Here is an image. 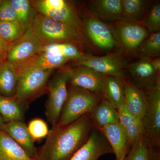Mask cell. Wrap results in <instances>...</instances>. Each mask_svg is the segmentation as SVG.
<instances>
[{"label": "cell", "instance_id": "d6a6232c", "mask_svg": "<svg viewBox=\"0 0 160 160\" xmlns=\"http://www.w3.org/2000/svg\"><path fill=\"white\" fill-rule=\"evenodd\" d=\"M54 44L62 55L69 61L71 60H77L83 55L78 48L75 45V43H64Z\"/></svg>", "mask_w": 160, "mask_h": 160}, {"label": "cell", "instance_id": "30bf717a", "mask_svg": "<svg viewBox=\"0 0 160 160\" xmlns=\"http://www.w3.org/2000/svg\"><path fill=\"white\" fill-rule=\"evenodd\" d=\"M69 61L62 55L53 43L43 45L41 51L35 57L16 68L17 73L32 69L54 70L62 67Z\"/></svg>", "mask_w": 160, "mask_h": 160}, {"label": "cell", "instance_id": "8992f818", "mask_svg": "<svg viewBox=\"0 0 160 160\" xmlns=\"http://www.w3.org/2000/svg\"><path fill=\"white\" fill-rule=\"evenodd\" d=\"M69 69L60 70L49 81L47 89L48 99L45 104L46 119L52 126H56L67 95V84L69 81Z\"/></svg>", "mask_w": 160, "mask_h": 160}, {"label": "cell", "instance_id": "d6986e66", "mask_svg": "<svg viewBox=\"0 0 160 160\" xmlns=\"http://www.w3.org/2000/svg\"><path fill=\"white\" fill-rule=\"evenodd\" d=\"M124 160H160V149L152 145L145 132L135 140Z\"/></svg>", "mask_w": 160, "mask_h": 160}, {"label": "cell", "instance_id": "277c9868", "mask_svg": "<svg viewBox=\"0 0 160 160\" xmlns=\"http://www.w3.org/2000/svg\"><path fill=\"white\" fill-rule=\"evenodd\" d=\"M32 5L38 13L84 32V24L72 2L65 0H35Z\"/></svg>", "mask_w": 160, "mask_h": 160}, {"label": "cell", "instance_id": "ba28073f", "mask_svg": "<svg viewBox=\"0 0 160 160\" xmlns=\"http://www.w3.org/2000/svg\"><path fill=\"white\" fill-rule=\"evenodd\" d=\"M43 45L29 27L19 39L12 43L8 52L7 61L16 67L35 57Z\"/></svg>", "mask_w": 160, "mask_h": 160}, {"label": "cell", "instance_id": "9c48e42d", "mask_svg": "<svg viewBox=\"0 0 160 160\" xmlns=\"http://www.w3.org/2000/svg\"><path fill=\"white\" fill-rule=\"evenodd\" d=\"M148 106L144 121L145 133L152 145L160 146V83L147 92Z\"/></svg>", "mask_w": 160, "mask_h": 160}, {"label": "cell", "instance_id": "5b68a950", "mask_svg": "<svg viewBox=\"0 0 160 160\" xmlns=\"http://www.w3.org/2000/svg\"><path fill=\"white\" fill-rule=\"evenodd\" d=\"M53 69H32L18 72V83L14 98L29 105L44 91Z\"/></svg>", "mask_w": 160, "mask_h": 160}, {"label": "cell", "instance_id": "7402d4cb", "mask_svg": "<svg viewBox=\"0 0 160 160\" xmlns=\"http://www.w3.org/2000/svg\"><path fill=\"white\" fill-rule=\"evenodd\" d=\"M28 105L20 102L14 97H7L0 94V115L5 123L24 121Z\"/></svg>", "mask_w": 160, "mask_h": 160}, {"label": "cell", "instance_id": "4316f807", "mask_svg": "<svg viewBox=\"0 0 160 160\" xmlns=\"http://www.w3.org/2000/svg\"><path fill=\"white\" fill-rule=\"evenodd\" d=\"M124 85L116 78L106 77L102 95L118 111L124 105Z\"/></svg>", "mask_w": 160, "mask_h": 160}, {"label": "cell", "instance_id": "7c38bea8", "mask_svg": "<svg viewBox=\"0 0 160 160\" xmlns=\"http://www.w3.org/2000/svg\"><path fill=\"white\" fill-rule=\"evenodd\" d=\"M68 84L86 89L102 96L106 76L84 66L69 69Z\"/></svg>", "mask_w": 160, "mask_h": 160}, {"label": "cell", "instance_id": "f546056e", "mask_svg": "<svg viewBox=\"0 0 160 160\" xmlns=\"http://www.w3.org/2000/svg\"><path fill=\"white\" fill-rule=\"evenodd\" d=\"M25 32L19 22H0V35L10 44L19 39Z\"/></svg>", "mask_w": 160, "mask_h": 160}, {"label": "cell", "instance_id": "8d00e7d4", "mask_svg": "<svg viewBox=\"0 0 160 160\" xmlns=\"http://www.w3.org/2000/svg\"><path fill=\"white\" fill-rule=\"evenodd\" d=\"M4 120H3L2 118L0 115V130H3V127H4V125H5Z\"/></svg>", "mask_w": 160, "mask_h": 160}, {"label": "cell", "instance_id": "8fae6325", "mask_svg": "<svg viewBox=\"0 0 160 160\" xmlns=\"http://www.w3.org/2000/svg\"><path fill=\"white\" fill-rule=\"evenodd\" d=\"M112 152L113 150L106 137L95 125L86 142L70 160H98L103 155Z\"/></svg>", "mask_w": 160, "mask_h": 160}, {"label": "cell", "instance_id": "ffe728a7", "mask_svg": "<svg viewBox=\"0 0 160 160\" xmlns=\"http://www.w3.org/2000/svg\"><path fill=\"white\" fill-rule=\"evenodd\" d=\"M100 129L111 146L116 160H119L122 155L129 150L128 138L125 129L119 122Z\"/></svg>", "mask_w": 160, "mask_h": 160}, {"label": "cell", "instance_id": "4fadbf2b", "mask_svg": "<svg viewBox=\"0 0 160 160\" xmlns=\"http://www.w3.org/2000/svg\"><path fill=\"white\" fill-rule=\"evenodd\" d=\"M129 71L132 80V85L146 92L160 83V72L156 70L151 60L141 59L129 66Z\"/></svg>", "mask_w": 160, "mask_h": 160}, {"label": "cell", "instance_id": "e575fe53", "mask_svg": "<svg viewBox=\"0 0 160 160\" xmlns=\"http://www.w3.org/2000/svg\"><path fill=\"white\" fill-rule=\"evenodd\" d=\"M11 44L0 35V65L7 61V55Z\"/></svg>", "mask_w": 160, "mask_h": 160}, {"label": "cell", "instance_id": "52a82bcc", "mask_svg": "<svg viewBox=\"0 0 160 160\" xmlns=\"http://www.w3.org/2000/svg\"><path fill=\"white\" fill-rule=\"evenodd\" d=\"M76 60L78 66L91 68L106 76L112 77L126 83L124 69L126 62L119 54L112 53L102 57L83 54Z\"/></svg>", "mask_w": 160, "mask_h": 160}, {"label": "cell", "instance_id": "3957f363", "mask_svg": "<svg viewBox=\"0 0 160 160\" xmlns=\"http://www.w3.org/2000/svg\"><path fill=\"white\" fill-rule=\"evenodd\" d=\"M102 96L86 89L70 86L67 87V95L56 125L65 126L89 113L98 104Z\"/></svg>", "mask_w": 160, "mask_h": 160}, {"label": "cell", "instance_id": "7a4b0ae2", "mask_svg": "<svg viewBox=\"0 0 160 160\" xmlns=\"http://www.w3.org/2000/svg\"><path fill=\"white\" fill-rule=\"evenodd\" d=\"M30 27L33 34L43 45L76 43L83 39V33L77 29L37 12Z\"/></svg>", "mask_w": 160, "mask_h": 160}, {"label": "cell", "instance_id": "603a6c76", "mask_svg": "<svg viewBox=\"0 0 160 160\" xmlns=\"http://www.w3.org/2000/svg\"><path fill=\"white\" fill-rule=\"evenodd\" d=\"M18 75L16 66L6 61L0 65V94L14 97L16 93Z\"/></svg>", "mask_w": 160, "mask_h": 160}, {"label": "cell", "instance_id": "f35d334b", "mask_svg": "<svg viewBox=\"0 0 160 160\" xmlns=\"http://www.w3.org/2000/svg\"><path fill=\"white\" fill-rule=\"evenodd\" d=\"M2 0H0V6H1V4H2Z\"/></svg>", "mask_w": 160, "mask_h": 160}, {"label": "cell", "instance_id": "e0dca14e", "mask_svg": "<svg viewBox=\"0 0 160 160\" xmlns=\"http://www.w3.org/2000/svg\"><path fill=\"white\" fill-rule=\"evenodd\" d=\"M124 104L126 108L143 122L148 106L147 92L126 82L124 84Z\"/></svg>", "mask_w": 160, "mask_h": 160}, {"label": "cell", "instance_id": "44dd1931", "mask_svg": "<svg viewBox=\"0 0 160 160\" xmlns=\"http://www.w3.org/2000/svg\"><path fill=\"white\" fill-rule=\"evenodd\" d=\"M119 122L123 126L128 138L129 149L136 140L145 132L143 122L127 109L125 104L118 110Z\"/></svg>", "mask_w": 160, "mask_h": 160}, {"label": "cell", "instance_id": "4dcf8cb0", "mask_svg": "<svg viewBox=\"0 0 160 160\" xmlns=\"http://www.w3.org/2000/svg\"><path fill=\"white\" fill-rule=\"evenodd\" d=\"M143 26L149 34L160 32V3H154L149 8L143 20Z\"/></svg>", "mask_w": 160, "mask_h": 160}, {"label": "cell", "instance_id": "cb8c5ba5", "mask_svg": "<svg viewBox=\"0 0 160 160\" xmlns=\"http://www.w3.org/2000/svg\"><path fill=\"white\" fill-rule=\"evenodd\" d=\"M95 125L99 128L119 122L118 111L107 100H101L90 112Z\"/></svg>", "mask_w": 160, "mask_h": 160}, {"label": "cell", "instance_id": "d4e9b609", "mask_svg": "<svg viewBox=\"0 0 160 160\" xmlns=\"http://www.w3.org/2000/svg\"><path fill=\"white\" fill-rule=\"evenodd\" d=\"M0 160H37L29 157L9 135L0 130Z\"/></svg>", "mask_w": 160, "mask_h": 160}, {"label": "cell", "instance_id": "1f68e13d", "mask_svg": "<svg viewBox=\"0 0 160 160\" xmlns=\"http://www.w3.org/2000/svg\"><path fill=\"white\" fill-rule=\"evenodd\" d=\"M27 127L29 133L34 141L42 139L49 134L48 126L42 119L36 118L32 120Z\"/></svg>", "mask_w": 160, "mask_h": 160}, {"label": "cell", "instance_id": "2e32d148", "mask_svg": "<svg viewBox=\"0 0 160 160\" xmlns=\"http://www.w3.org/2000/svg\"><path fill=\"white\" fill-rule=\"evenodd\" d=\"M2 130L14 140L29 157L36 159L37 149L35 146V141L24 121L5 123Z\"/></svg>", "mask_w": 160, "mask_h": 160}, {"label": "cell", "instance_id": "9a60e30c", "mask_svg": "<svg viewBox=\"0 0 160 160\" xmlns=\"http://www.w3.org/2000/svg\"><path fill=\"white\" fill-rule=\"evenodd\" d=\"M85 31L96 46L101 49H112L116 44L112 32L105 23L93 17L84 21Z\"/></svg>", "mask_w": 160, "mask_h": 160}, {"label": "cell", "instance_id": "74e56055", "mask_svg": "<svg viewBox=\"0 0 160 160\" xmlns=\"http://www.w3.org/2000/svg\"><path fill=\"white\" fill-rule=\"evenodd\" d=\"M127 152H125V153L122 155L121 158H120L119 160H124V158H125L126 154H127Z\"/></svg>", "mask_w": 160, "mask_h": 160}, {"label": "cell", "instance_id": "f1b7e54d", "mask_svg": "<svg viewBox=\"0 0 160 160\" xmlns=\"http://www.w3.org/2000/svg\"><path fill=\"white\" fill-rule=\"evenodd\" d=\"M137 51L141 59L152 60L160 55V32L149 35L139 46Z\"/></svg>", "mask_w": 160, "mask_h": 160}, {"label": "cell", "instance_id": "484cf974", "mask_svg": "<svg viewBox=\"0 0 160 160\" xmlns=\"http://www.w3.org/2000/svg\"><path fill=\"white\" fill-rule=\"evenodd\" d=\"M151 1L146 0H122L121 21L138 23L144 17Z\"/></svg>", "mask_w": 160, "mask_h": 160}, {"label": "cell", "instance_id": "836d02e7", "mask_svg": "<svg viewBox=\"0 0 160 160\" xmlns=\"http://www.w3.org/2000/svg\"><path fill=\"white\" fill-rule=\"evenodd\" d=\"M0 22H19L15 11L9 0L2 1L0 6Z\"/></svg>", "mask_w": 160, "mask_h": 160}, {"label": "cell", "instance_id": "83f0119b", "mask_svg": "<svg viewBox=\"0 0 160 160\" xmlns=\"http://www.w3.org/2000/svg\"><path fill=\"white\" fill-rule=\"evenodd\" d=\"M18 19L25 30L31 26L36 12L29 0H9Z\"/></svg>", "mask_w": 160, "mask_h": 160}, {"label": "cell", "instance_id": "ac0fdd59", "mask_svg": "<svg viewBox=\"0 0 160 160\" xmlns=\"http://www.w3.org/2000/svg\"><path fill=\"white\" fill-rule=\"evenodd\" d=\"M88 8L93 17L103 22L121 21L122 0H93Z\"/></svg>", "mask_w": 160, "mask_h": 160}, {"label": "cell", "instance_id": "5bb4252c", "mask_svg": "<svg viewBox=\"0 0 160 160\" xmlns=\"http://www.w3.org/2000/svg\"><path fill=\"white\" fill-rule=\"evenodd\" d=\"M116 30L120 45L128 52L136 51L140 44L149 35L146 28L138 23L120 21Z\"/></svg>", "mask_w": 160, "mask_h": 160}, {"label": "cell", "instance_id": "d590c367", "mask_svg": "<svg viewBox=\"0 0 160 160\" xmlns=\"http://www.w3.org/2000/svg\"><path fill=\"white\" fill-rule=\"evenodd\" d=\"M152 64L155 69L158 72L160 71V58H157L151 60Z\"/></svg>", "mask_w": 160, "mask_h": 160}, {"label": "cell", "instance_id": "6da1fadb", "mask_svg": "<svg viewBox=\"0 0 160 160\" xmlns=\"http://www.w3.org/2000/svg\"><path fill=\"white\" fill-rule=\"evenodd\" d=\"M95 125L90 112L65 126H52L37 149V160H70L86 142Z\"/></svg>", "mask_w": 160, "mask_h": 160}]
</instances>
